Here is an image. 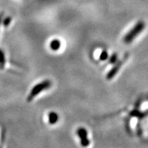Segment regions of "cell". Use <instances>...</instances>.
<instances>
[{"instance_id": "277c9868", "label": "cell", "mask_w": 148, "mask_h": 148, "mask_svg": "<svg viewBox=\"0 0 148 148\" xmlns=\"http://www.w3.org/2000/svg\"><path fill=\"white\" fill-rule=\"evenodd\" d=\"M123 62H124V60L118 61V62L116 63L115 66H114V67H112V69H111L110 71L108 72V74H107L106 78L108 79H111L112 78H113L114 75H115L116 74L118 73V71H119L120 68H121V66L123 65Z\"/></svg>"}, {"instance_id": "9c48e42d", "label": "cell", "mask_w": 148, "mask_h": 148, "mask_svg": "<svg viewBox=\"0 0 148 148\" xmlns=\"http://www.w3.org/2000/svg\"><path fill=\"white\" fill-rule=\"evenodd\" d=\"M116 60H117V56H116V53H114L110 57V63H114V62H116Z\"/></svg>"}, {"instance_id": "8fae6325", "label": "cell", "mask_w": 148, "mask_h": 148, "mask_svg": "<svg viewBox=\"0 0 148 148\" xmlns=\"http://www.w3.org/2000/svg\"><path fill=\"white\" fill-rule=\"evenodd\" d=\"M1 22H2V16L0 15V25H1Z\"/></svg>"}, {"instance_id": "7a4b0ae2", "label": "cell", "mask_w": 148, "mask_h": 148, "mask_svg": "<svg viewBox=\"0 0 148 148\" xmlns=\"http://www.w3.org/2000/svg\"><path fill=\"white\" fill-rule=\"evenodd\" d=\"M51 86V82L49 80H47V79L42 81V82L35 85L34 87L32 88V89L31 90L28 97L27 98V101H31L36 96L39 95L40 92L43 91V90H47L48 88H50Z\"/></svg>"}, {"instance_id": "5b68a950", "label": "cell", "mask_w": 148, "mask_h": 148, "mask_svg": "<svg viewBox=\"0 0 148 148\" xmlns=\"http://www.w3.org/2000/svg\"><path fill=\"white\" fill-rule=\"evenodd\" d=\"M48 119H49V122L51 124H55L57 123L58 120V114L54 112H51L50 113L48 114Z\"/></svg>"}, {"instance_id": "30bf717a", "label": "cell", "mask_w": 148, "mask_h": 148, "mask_svg": "<svg viewBox=\"0 0 148 148\" xmlns=\"http://www.w3.org/2000/svg\"><path fill=\"white\" fill-rule=\"evenodd\" d=\"M10 21H11V18L10 17H8V18H5V20L3 21V25H5V26H7V25H8V24L10 23Z\"/></svg>"}, {"instance_id": "8992f818", "label": "cell", "mask_w": 148, "mask_h": 148, "mask_svg": "<svg viewBox=\"0 0 148 148\" xmlns=\"http://www.w3.org/2000/svg\"><path fill=\"white\" fill-rule=\"evenodd\" d=\"M61 43L60 40L58 39H54L51 40L50 42V48L53 51H57L60 49Z\"/></svg>"}, {"instance_id": "3957f363", "label": "cell", "mask_w": 148, "mask_h": 148, "mask_svg": "<svg viewBox=\"0 0 148 148\" xmlns=\"http://www.w3.org/2000/svg\"><path fill=\"white\" fill-rule=\"evenodd\" d=\"M77 135H78L79 139H80L81 145L84 147H86L89 145L90 141L87 137L88 134L86 130L84 127H79L77 131Z\"/></svg>"}, {"instance_id": "52a82bcc", "label": "cell", "mask_w": 148, "mask_h": 148, "mask_svg": "<svg viewBox=\"0 0 148 148\" xmlns=\"http://www.w3.org/2000/svg\"><path fill=\"white\" fill-rule=\"evenodd\" d=\"M5 57L3 51L1 49H0V68H2L5 65Z\"/></svg>"}, {"instance_id": "6da1fadb", "label": "cell", "mask_w": 148, "mask_h": 148, "mask_svg": "<svg viewBox=\"0 0 148 148\" xmlns=\"http://www.w3.org/2000/svg\"><path fill=\"white\" fill-rule=\"evenodd\" d=\"M145 27V24L143 21L138 22L130 30L127 32V34L123 38V41L125 43H130L135 39L136 36L143 30Z\"/></svg>"}, {"instance_id": "ba28073f", "label": "cell", "mask_w": 148, "mask_h": 148, "mask_svg": "<svg viewBox=\"0 0 148 148\" xmlns=\"http://www.w3.org/2000/svg\"><path fill=\"white\" fill-rule=\"evenodd\" d=\"M108 53H107L106 51H103L100 54V56H99V59L101 61H103V60H106L107 58H108Z\"/></svg>"}]
</instances>
